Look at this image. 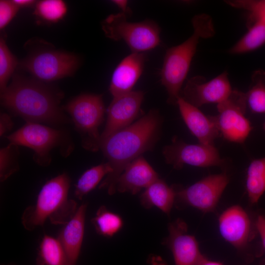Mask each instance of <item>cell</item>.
<instances>
[{
    "mask_svg": "<svg viewBox=\"0 0 265 265\" xmlns=\"http://www.w3.org/2000/svg\"><path fill=\"white\" fill-rule=\"evenodd\" d=\"M161 119L156 109L129 126L102 140L100 148L107 159L112 172L99 186L109 195L116 192L115 185L126 166L148 151L151 150L158 139Z\"/></svg>",
    "mask_w": 265,
    "mask_h": 265,
    "instance_id": "obj_1",
    "label": "cell"
},
{
    "mask_svg": "<svg viewBox=\"0 0 265 265\" xmlns=\"http://www.w3.org/2000/svg\"><path fill=\"white\" fill-rule=\"evenodd\" d=\"M0 96L4 106L27 122L59 124L66 121L59 107L61 94L37 80L16 75Z\"/></svg>",
    "mask_w": 265,
    "mask_h": 265,
    "instance_id": "obj_2",
    "label": "cell"
},
{
    "mask_svg": "<svg viewBox=\"0 0 265 265\" xmlns=\"http://www.w3.org/2000/svg\"><path fill=\"white\" fill-rule=\"evenodd\" d=\"M192 34L181 44L167 50L160 71V81L168 95V102L177 104L182 87L201 38L212 37L214 30L212 18L201 14L192 19Z\"/></svg>",
    "mask_w": 265,
    "mask_h": 265,
    "instance_id": "obj_3",
    "label": "cell"
},
{
    "mask_svg": "<svg viewBox=\"0 0 265 265\" xmlns=\"http://www.w3.org/2000/svg\"><path fill=\"white\" fill-rule=\"evenodd\" d=\"M70 185L66 173L47 182L41 189L36 203L26 209L22 222L26 229L32 231L49 219L53 224L64 225L76 213V202L68 198Z\"/></svg>",
    "mask_w": 265,
    "mask_h": 265,
    "instance_id": "obj_4",
    "label": "cell"
},
{
    "mask_svg": "<svg viewBox=\"0 0 265 265\" xmlns=\"http://www.w3.org/2000/svg\"><path fill=\"white\" fill-rule=\"evenodd\" d=\"M128 18L121 12L106 18L101 23L106 36L114 41L124 40L132 53H143L160 44V29L155 22L132 23L127 21Z\"/></svg>",
    "mask_w": 265,
    "mask_h": 265,
    "instance_id": "obj_5",
    "label": "cell"
},
{
    "mask_svg": "<svg viewBox=\"0 0 265 265\" xmlns=\"http://www.w3.org/2000/svg\"><path fill=\"white\" fill-rule=\"evenodd\" d=\"M64 109L80 133L83 147L92 151L98 150L101 142L98 129L105 111L102 95H80L69 102Z\"/></svg>",
    "mask_w": 265,
    "mask_h": 265,
    "instance_id": "obj_6",
    "label": "cell"
},
{
    "mask_svg": "<svg viewBox=\"0 0 265 265\" xmlns=\"http://www.w3.org/2000/svg\"><path fill=\"white\" fill-rule=\"evenodd\" d=\"M247 107L245 93L233 90L228 98L217 104L218 113L212 118L219 132L230 141L243 142L252 129L244 114Z\"/></svg>",
    "mask_w": 265,
    "mask_h": 265,
    "instance_id": "obj_7",
    "label": "cell"
},
{
    "mask_svg": "<svg viewBox=\"0 0 265 265\" xmlns=\"http://www.w3.org/2000/svg\"><path fill=\"white\" fill-rule=\"evenodd\" d=\"M79 64V58L74 54L47 50L32 54L20 65L36 79L49 82L72 75Z\"/></svg>",
    "mask_w": 265,
    "mask_h": 265,
    "instance_id": "obj_8",
    "label": "cell"
},
{
    "mask_svg": "<svg viewBox=\"0 0 265 265\" xmlns=\"http://www.w3.org/2000/svg\"><path fill=\"white\" fill-rule=\"evenodd\" d=\"M6 137L11 143L32 149L34 160L43 166L50 164L51 150L61 145L65 140L61 131L34 122H27Z\"/></svg>",
    "mask_w": 265,
    "mask_h": 265,
    "instance_id": "obj_9",
    "label": "cell"
},
{
    "mask_svg": "<svg viewBox=\"0 0 265 265\" xmlns=\"http://www.w3.org/2000/svg\"><path fill=\"white\" fill-rule=\"evenodd\" d=\"M228 182L225 173L209 175L186 188L175 189V200L203 212H212Z\"/></svg>",
    "mask_w": 265,
    "mask_h": 265,
    "instance_id": "obj_10",
    "label": "cell"
},
{
    "mask_svg": "<svg viewBox=\"0 0 265 265\" xmlns=\"http://www.w3.org/2000/svg\"><path fill=\"white\" fill-rule=\"evenodd\" d=\"M163 154L166 162L176 169L185 164L206 167L224 163L214 145L189 144L177 139L163 148Z\"/></svg>",
    "mask_w": 265,
    "mask_h": 265,
    "instance_id": "obj_11",
    "label": "cell"
},
{
    "mask_svg": "<svg viewBox=\"0 0 265 265\" xmlns=\"http://www.w3.org/2000/svg\"><path fill=\"white\" fill-rule=\"evenodd\" d=\"M232 91L228 73L225 71L208 81L202 76L190 78L181 90L180 96L198 108L207 104L222 102Z\"/></svg>",
    "mask_w": 265,
    "mask_h": 265,
    "instance_id": "obj_12",
    "label": "cell"
},
{
    "mask_svg": "<svg viewBox=\"0 0 265 265\" xmlns=\"http://www.w3.org/2000/svg\"><path fill=\"white\" fill-rule=\"evenodd\" d=\"M168 230L163 244L172 252L175 265H199L206 259L195 237L187 233V226L184 220L177 219L169 223Z\"/></svg>",
    "mask_w": 265,
    "mask_h": 265,
    "instance_id": "obj_13",
    "label": "cell"
},
{
    "mask_svg": "<svg viewBox=\"0 0 265 265\" xmlns=\"http://www.w3.org/2000/svg\"><path fill=\"white\" fill-rule=\"evenodd\" d=\"M143 98L144 92L141 91H132L113 97L107 109L106 123L101 134V142L131 125L139 113Z\"/></svg>",
    "mask_w": 265,
    "mask_h": 265,
    "instance_id": "obj_14",
    "label": "cell"
},
{
    "mask_svg": "<svg viewBox=\"0 0 265 265\" xmlns=\"http://www.w3.org/2000/svg\"><path fill=\"white\" fill-rule=\"evenodd\" d=\"M219 229L223 238L238 250L244 249L253 237L251 220L240 206H232L220 215Z\"/></svg>",
    "mask_w": 265,
    "mask_h": 265,
    "instance_id": "obj_15",
    "label": "cell"
},
{
    "mask_svg": "<svg viewBox=\"0 0 265 265\" xmlns=\"http://www.w3.org/2000/svg\"><path fill=\"white\" fill-rule=\"evenodd\" d=\"M146 60L143 53H132L121 61L112 74L109 87L113 97L132 91L142 73Z\"/></svg>",
    "mask_w": 265,
    "mask_h": 265,
    "instance_id": "obj_16",
    "label": "cell"
},
{
    "mask_svg": "<svg viewBox=\"0 0 265 265\" xmlns=\"http://www.w3.org/2000/svg\"><path fill=\"white\" fill-rule=\"evenodd\" d=\"M158 179L159 176L155 170L140 156L129 164L119 176L115 185V192L134 195L145 189Z\"/></svg>",
    "mask_w": 265,
    "mask_h": 265,
    "instance_id": "obj_17",
    "label": "cell"
},
{
    "mask_svg": "<svg viewBox=\"0 0 265 265\" xmlns=\"http://www.w3.org/2000/svg\"><path fill=\"white\" fill-rule=\"evenodd\" d=\"M177 105L185 123L199 143L213 145L219 132L212 116H206L198 107L181 96L178 99Z\"/></svg>",
    "mask_w": 265,
    "mask_h": 265,
    "instance_id": "obj_18",
    "label": "cell"
},
{
    "mask_svg": "<svg viewBox=\"0 0 265 265\" xmlns=\"http://www.w3.org/2000/svg\"><path fill=\"white\" fill-rule=\"evenodd\" d=\"M87 204L78 207L72 218L64 225L58 239L64 249L66 265H76L84 237Z\"/></svg>",
    "mask_w": 265,
    "mask_h": 265,
    "instance_id": "obj_19",
    "label": "cell"
},
{
    "mask_svg": "<svg viewBox=\"0 0 265 265\" xmlns=\"http://www.w3.org/2000/svg\"><path fill=\"white\" fill-rule=\"evenodd\" d=\"M175 198V189L159 178L144 189L140 196V202L145 209L155 207L169 214Z\"/></svg>",
    "mask_w": 265,
    "mask_h": 265,
    "instance_id": "obj_20",
    "label": "cell"
},
{
    "mask_svg": "<svg viewBox=\"0 0 265 265\" xmlns=\"http://www.w3.org/2000/svg\"><path fill=\"white\" fill-rule=\"evenodd\" d=\"M247 26V32L229 50V53H246L258 49L265 44V22L257 20Z\"/></svg>",
    "mask_w": 265,
    "mask_h": 265,
    "instance_id": "obj_21",
    "label": "cell"
},
{
    "mask_svg": "<svg viewBox=\"0 0 265 265\" xmlns=\"http://www.w3.org/2000/svg\"><path fill=\"white\" fill-rule=\"evenodd\" d=\"M246 188L252 204L257 203L265 192V157L250 162L247 170Z\"/></svg>",
    "mask_w": 265,
    "mask_h": 265,
    "instance_id": "obj_22",
    "label": "cell"
},
{
    "mask_svg": "<svg viewBox=\"0 0 265 265\" xmlns=\"http://www.w3.org/2000/svg\"><path fill=\"white\" fill-rule=\"evenodd\" d=\"M37 265H66L64 249L58 238L45 235L40 242Z\"/></svg>",
    "mask_w": 265,
    "mask_h": 265,
    "instance_id": "obj_23",
    "label": "cell"
},
{
    "mask_svg": "<svg viewBox=\"0 0 265 265\" xmlns=\"http://www.w3.org/2000/svg\"><path fill=\"white\" fill-rule=\"evenodd\" d=\"M97 233L106 237H112L123 226L121 216L108 210L105 206H101L95 216L91 219Z\"/></svg>",
    "mask_w": 265,
    "mask_h": 265,
    "instance_id": "obj_24",
    "label": "cell"
},
{
    "mask_svg": "<svg viewBox=\"0 0 265 265\" xmlns=\"http://www.w3.org/2000/svg\"><path fill=\"white\" fill-rule=\"evenodd\" d=\"M111 172L112 169L107 162L92 167L85 171L76 185V197L81 200L85 195L96 187L105 176Z\"/></svg>",
    "mask_w": 265,
    "mask_h": 265,
    "instance_id": "obj_25",
    "label": "cell"
},
{
    "mask_svg": "<svg viewBox=\"0 0 265 265\" xmlns=\"http://www.w3.org/2000/svg\"><path fill=\"white\" fill-rule=\"evenodd\" d=\"M247 106L255 113H265V74L256 72L252 77V84L245 93Z\"/></svg>",
    "mask_w": 265,
    "mask_h": 265,
    "instance_id": "obj_26",
    "label": "cell"
},
{
    "mask_svg": "<svg viewBox=\"0 0 265 265\" xmlns=\"http://www.w3.org/2000/svg\"><path fill=\"white\" fill-rule=\"evenodd\" d=\"M67 5L61 0H43L36 2L34 13L45 21L56 23L64 17Z\"/></svg>",
    "mask_w": 265,
    "mask_h": 265,
    "instance_id": "obj_27",
    "label": "cell"
},
{
    "mask_svg": "<svg viewBox=\"0 0 265 265\" xmlns=\"http://www.w3.org/2000/svg\"><path fill=\"white\" fill-rule=\"evenodd\" d=\"M18 61L9 49L3 38L0 39V92L7 87V83L12 76Z\"/></svg>",
    "mask_w": 265,
    "mask_h": 265,
    "instance_id": "obj_28",
    "label": "cell"
},
{
    "mask_svg": "<svg viewBox=\"0 0 265 265\" xmlns=\"http://www.w3.org/2000/svg\"><path fill=\"white\" fill-rule=\"evenodd\" d=\"M19 150L18 145L10 143L0 151V179L1 182L17 172L19 169L18 162Z\"/></svg>",
    "mask_w": 265,
    "mask_h": 265,
    "instance_id": "obj_29",
    "label": "cell"
},
{
    "mask_svg": "<svg viewBox=\"0 0 265 265\" xmlns=\"http://www.w3.org/2000/svg\"><path fill=\"white\" fill-rule=\"evenodd\" d=\"M227 2L232 6L246 10L249 12L247 26L257 20L265 22V0H232Z\"/></svg>",
    "mask_w": 265,
    "mask_h": 265,
    "instance_id": "obj_30",
    "label": "cell"
},
{
    "mask_svg": "<svg viewBox=\"0 0 265 265\" xmlns=\"http://www.w3.org/2000/svg\"><path fill=\"white\" fill-rule=\"evenodd\" d=\"M12 0L0 1V28L5 27L15 16L19 9Z\"/></svg>",
    "mask_w": 265,
    "mask_h": 265,
    "instance_id": "obj_31",
    "label": "cell"
},
{
    "mask_svg": "<svg viewBox=\"0 0 265 265\" xmlns=\"http://www.w3.org/2000/svg\"><path fill=\"white\" fill-rule=\"evenodd\" d=\"M255 227L260 234L265 253V215H259L258 216L255 222ZM263 265H265V260Z\"/></svg>",
    "mask_w": 265,
    "mask_h": 265,
    "instance_id": "obj_32",
    "label": "cell"
},
{
    "mask_svg": "<svg viewBox=\"0 0 265 265\" xmlns=\"http://www.w3.org/2000/svg\"><path fill=\"white\" fill-rule=\"evenodd\" d=\"M13 123L10 117L6 113L0 115V134L2 136L9 131L12 128Z\"/></svg>",
    "mask_w": 265,
    "mask_h": 265,
    "instance_id": "obj_33",
    "label": "cell"
},
{
    "mask_svg": "<svg viewBox=\"0 0 265 265\" xmlns=\"http://www.w3.org/2000/svg\"><path fill=\"white\" fill-rule=\"evenodd\" d=\"M112 2L121 10L120 12L125 14L128 17L131 15L132 11L128 6L127 0H112Z\"/></svg>",
    "mask_w": 265,
    "mask_h": 265,
    "instance_id": "obj_34",
    "label": "cell"
},
{
    "mask_svg": "<svg viewBox=\"0 0 265 265\" xmlns=\"http://www.w3.org/2000/svg\"><path fill=\"white\" fill-rule=\"evenodd\" d=\"M150 265H167L166 262L160 256L152 255L148 259Z\"/></svg>",
    "mask_w": 265,
    "mask_h": 265,
    "instance_id": "obj_35",
    "label": "cell"
},
{
    "mask_svg": "<svg viewBox=\"0 0 265 265\" xmlns=\"http://www.w3.org/2000/svg\"><path fill=\"white\" fill-rule=\"evenodd\" d=\"M12 1L19 8L30 6L35 2V1L33 0H13Z\"/></svg>",
    "mask_w": 265,
    "mask_h": 265,
    "instance_id": "obj_36",
    "label": "cell"
},
{
    "mask_svg": "<svg viewBox=\"0 0 265 265\" xmlns=\"http://www.w3.org/2000/svg\"><path fill=\"white\" fill-rule=\"evenodd\" d=\"M199 265H223L219 262L209 261L206 258L205 260L202 261Z\"/></svg>",
    "mask_w": 265,
    "mask_h": 265,
    "instance_id": "obj_37",
    "label": "cell"
},
{
    "mask_svg": "<svg viewBox=\"0 0 265 265\" xmlns=\"http://www.w3.org/2000/svg\"><path fill=\"white\" fill-rule=\"evenodd\" d=\"M263 129L264 130V131L265 132V121L263 124Z\"/></svg>",
    "mask_w": 265,
    "mask_h": 265,
    "instance_id": "obj_38",
    "label": "cell"
}]
</instances>
